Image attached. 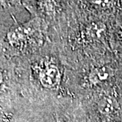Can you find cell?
I'll return each mask as SVG.
<instances>
[{
  "mask_svg": "<svg viewBox=\"0 0 122 122\" xmlns=\"http://www.w3.org/2000/svg\"><path fill=\"white\" fill-rule=\"evenodd\" d=\"M23 8L22 1H0V41L9 29L18 22L16 14Z\"/></svg>",
  "mask_w": 122,
  "mask_h": 122,
  "instance_id": "obj_7",
  "label": "cell"
},
{
  "mask_svg": "<svg viewBox=\"0 0 122 122\" xmlns=\"http://www.w3.org/2000/svg\"><path fill=\"white\" fill-rule=\"evenodd\" d=\"M48 24L41 18L30 16L25 22H17L11 26L0 41V51L10 59L30 55L47 42Z\"/></svg>",
  "mask_w": 122,
  "mask_h": 122,
  "instance_id": "obj_4",
  "label": "cell"
},
{
  "mask_svg": "<svg viewBox=\"0 0 122 122\" xmlns=\"http://www.w3.org/2000/svg\"><path fill=\"white\" fill-rule=\"evenodd\" d=\"M119 88H120V91H121V93H122V83L120 84V86H119Z\"/></svg>",
  "mask_w": 122,
  "mask_h": 122,
  "instance_id": "obj_10",
  "label": "cell"
},
{
  "mask_svg": "<svg viewBox=\"0 0 122 122\" xmlns=\"http://www.w3.org/2000/svg\"><path fill=\"white\" fill-rule=\"evenodd\" d=\"M119 86L102 90L80 100L88 122H122Z\"/></svg>",
  "mask_w": 122,
  "mask_h": 122,
  "instance_id": "obj_5",
  "label": "cell"
},
{
  "mask_svg": "<svg viewBox=\"0 0 122 122\" xmlns=\"http://www.w3.org/2000/svg\"><path fill=\"white\" fill-rule=\"evenodd\" d=\"M9 122H88L80 100L59 96L35 102L22 100Z\"/></svg>",
  "mask_w": 122,
  "mask_h": 122,
  "instance_id": "obj_3",
  "label": "cell"
},
{
  "mask_svg": "<svg viewBox=\"0 0 122 122\" xmlns=\"http://www.w3.org/2000/svg\"><path fill=\"white\" fill-rule=\"evenodd\" d=\"M12 114H8L0 108V122H9Z\"/></svg>",
  "mask_w": 122,
  "mask_h": 122,
  "instance_id": "obj_9",
  "label": "cell"
},
{
  "mask_svg": "<svg viewBox=\"0 0 122 122\" xmlns=\"http://www.w3.org/2000/svg\"><path fill=\"white\" fill-rule=\"evenodd\" d=\"M12 60L23 100L69 95L65 87L67 66L59 47L50 39L35 53Z\"/></svg>",
  "mask_w": 122,
  "mask_h": 122,
  "instance_id": "obj_1",
  "label": "cell"
},
{
  "mask_svg": "<svg viewBox=\"0 0 122 122\" xmlns=\"http://www.w3.org/2000/svg\"><path fill=\"white\" fill-rule=\"evenodd\" d=\"M111 48L113 52L122 59V4L112 25Z\"/></svg>",
  "mask_w": 122,
  "mask_h": 122,
  "instance_id": "obj_8",
  "label": "cell"
},
{
  "mask_svg": "<svg viewBox=\"0 0 122 122\" xmlns=\"http://www.w3.org/2000/svg\"><path fill=\"white\" fill-rule=\"evenodd\" d=\"M21 100L14 63L0 51V108L12 114Z\"/></svg>",
  "mask_w": 122,
  "mask_h": 122,
  "instance_id": "obj_6",
  "label": "cell"
},
{
  "mask_svg": "<svg viewBox=\"0 0 122 122\" xmlns=\"http://www.w3.org/2000/svg\"><path fill=\"white\" fill-rule=\"evenodd\" d=\"M122 82V59L113 52L92 57L66 67V90L81 100Z\"/></svg>",
  "mask_w": 122,
  "mask_h": 122,
  "instance_id": "obj_2",
  "label": "cell"
}]
</instances>
